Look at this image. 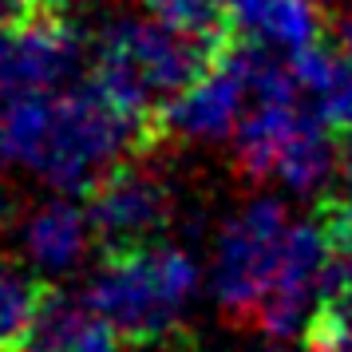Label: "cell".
Instances as JSON below:
<instances>
[{
    "label": "cell",
    "instance_id": "cell-1",
    "mask_svg": "<svg viewBox=\"0 0 352 352\" xmlns=\"http://www.w3.org/2000/svg\"><path fill=\"white\" fill-rule=\"evenodd\" d=\"M151 139L155 127L96 80L60 91H16L0 107V162L60 194L91 190L99 175Z\"/></svg>",
    "mask_w": 352,
    "mask_h": 352
},
{
    "label": "cell",
    "instance_id": "cell-2",
    "mask_svg": "<svg viewBox=\"0 0 352 352\" xmlns=\"http://www.w3.org/2000/svg\"><path fill=\"white\" fill-rule=\"evenodd\" d=\"M226 36V32H222ZM222 36L182 32L166 20L119 16L96 40V72L91 80L115 96L127 111L155 127L159 111L210 64Z\"/></svg>",
    "mask_w": 352,
    "mask_h": 352
},
{
    "label": "cell",
    "instance_id": "cell-3",
    "mask_svg": "<svg viewBox=\"0 0 352 352\" xmlns=\"http://www.w3.org/2000/svg\"><path fill=\"white\" fill-rule=\"evenodd\" d=\"M198 265L170 241L107 250L83 301L131 344H155L194 301Z\"/></svg>",
    "mask_w": 352,
    "mask_h": 352
},
{
    "label": "cell",
    "instance_id": "cell-4",
    "mask_svg": "<svg viewBox=\"0 0 352 352\" xmlns=\"http://www.w3.org/2000/svg\"><path fill=\"white\" fill-rule=\"evenodd\" d=\"M289 226L293 218L277 198H254L226 222L214 250L210 285L234 320H257L281 270Z\"/></svg>",
    "mask_w": 352,
    "mask_h": 352
},
{
    "label": "cell",
    "instance_id": "cell-5",
    "mask_svg": "<svg viewBox=\"0 0 352 352\" xmlns=\"http://www.w3.org/2000/svg\"><path fill=\"white\" fill-rule=\"evenodd\" d=\"M250 99H254V48L226 32L210 64L159 111L155 135L218 143L238 131Z\"/></svg>",
    "mask_w": 352,
    "mask_h": 352
},
{
    "label": "cell",
    "instance_id": "cell-6",
    "mask_svg": "<svg viewBox=\"0 0 352 352\" xmlns=\"http://www.w3.org/2000/svg\"><path fill=\"white\" fill-rule=\"evenodd\" d=\"M336 289V265H333V245L324 226L317 222H293L281 254V270L273 281L270 297L257 313V324L273 340H293L305 336L313 313L320 301Z\"/></svg>",
    "mask_w": 352,
    "mask_h": 352
},
{
    "label": "cell",
    "instance_id": "cell-7",
    "mask_svg": "<svg viewBox=\"0 0 352 352\" xmlns=\"http://www.w3.org/2000/svg\"><path fill=\"white\" fill-rule=\"evenodd\" d=\"M91 230L103 250H127L155 241L170 222V186L139 162H115L91 182Z\"/></svg>",
    "mask_w": 352,
    "mask_h": 352
},
{
    "label": "cell",
    "instance_id": "cell-8",
    "mask_svg": "<svg viewBox=\"0 0 352 352\" xmlns=\"http://www.w3.org/2000/svg\"><path fill=\"white\" fill-rule=\"evenodd\" d=\"M83 64V36L64 12H32L12 24L0 96L16 91H60Z\"/></svg>",
    "mask_w": 352,
    "mask_h": 352
},
{
    "label": "cell",
    "instance_id": "cell-9",
    "mask_svg": "<svg viewBox=\"0 0 352 352\" xmlns=\"http://www.w3.org/2000/svg\"><path fill=\"white\" fill-rule=\"evenodd\" d=\"M226 32L241 44L293 56L320 44L324 12L320 0H230Z\"/></svg>",
    "mask_w": 352,
    "mask_h": 352
},
{
    "label": "cell",
    "instance_id": "cell-10",
    "mask_svg": "<svg viewBox=\"0 0 352 352\" xmlns=\"http://www.w3.org/2000/svg\"><path fill=\"white\" fill-rule=\"evenodd\" d=\"M91 238H96L91 214H87V206H76L72 198H52L44 206H36L32 214L24 218V226H20L24 257H28L32 270H40L44 277L72 273L83 261Z\"/></svg>",
    "mask_w": 352,
    "mask_h": 352
},
{
    "label": "cell",
    "instance_id": "cell-11",
    "mask_svg": "<svg viewBox=\"0 0 352 352\" xmlns=\"http://www.w3.org/2000/svg\"><path fill=\"white\" fill-rule=\"evenodd\" d=\"M293 80L301 99H309V111L320 123H329L336 135H352V56L344 48L329 52L313 44L289 56Z\"/></svg>",
    "mask_w": 352,
    "mask_h": 352
},
{
    "label": "cell",
    "instance_id": "cell-12",
    "mask_svg": "<svg viewBox=\"0 0 352 352\" xmlns=\"http://www.w3.org/2000/svg\"><path fill=\"white\" fill-rule=\"evenodd\" d=\"M305 115L309 107H301V99H254V107L241 115L234 131L238 166L250 178H273L285 146L301 131Z\"/></svg>",
    "mask_w": 352,
    "mask_h": 352
},
{
    "label": "cell",
    "instance_id": "cell-13",
    "mask_svg": "<svg viewBox=\"0 0 352 352\" xmlns=\"http://www.w3.org/2000/svg\"><path fill=\"white\" fill-rule=\"evenodd\" d=\"M333 170H336V131L309 111L301 131L285 146V155L277 162L273 178L297 194H313L333 178Z\"/></svg>",
    "mask_w": 352,
    "mask_h": 352
},
{
    "label": "cell",
    "instance_id": "cell-14",
    "mask_svg": "<svg viewBox=\"0 0 352 352\" xmlns=\"http://www.w3.org/2000/svg\"><path fill=\"white\" fill-rule=\"evenodd\" d=\"M44 289L16 265H0V352H24Z\"/></svg>",
    "mask_w": 352,
    "mask_h": 352
},
{
    "label": "cell",
    "instance_id": "cell-15",
    "mask_svg": "<svg viewBox=\"0 0 352 352\" xmlns=\"http://www.w3.org/2000/svg\"><path fill=\"white\" fill-rule=\"evenodd\" d=\"M151 16L175 24L182 32L198 36H222L226 32V8L230 0H143Z\"/></svg>",
    "mask_w": 352,
    "mask_h": 352
},
{
    "label": "cell",
    "instance_id": "cell-16",
    "mask_svg": "<svg viewBox=\"0 0 352 352\" xmlns=\"http://www.w3.org/2000/svg\"><path fill=\"white\" fill-rule=\"evenodd\" d=\"M320 226L333 245V265H336V285H352V194L329 198L320 206Z\"/></svg>",
    "mask_w": 352,
    "mask_h": 352
},
{
    "label": "cell",
    "instance_id": "cell-17",
    "mask_svg": "<svg viewBox=\"0 0 352 352\" xmlns=\"http://www.w3.org/2000/svg\"><path fill=\"white\" fill-rule=\"evenodd\" d=\"M64 352H119V333H115L111 324H107V320L91 309L87 324L76 333V340H72Z\"/></svg>",
    "mask_w": 352,
    "mask_h": 352
},
{
    "label": "cell",
    "instance_id": "cell-18",
    "mask_svg": "<svg viewBox=\"0 0 352 352\" xmlns=\"http://www.w3.org/2000/svg\"><path fill=\"white\" fill-rule=\"evenodd\" d=\"M32 16V0H0V24H20Z\"/></svg>",
    "mask_w": 352,
    "mask_h": 352
},
{
    "label": "cell",
    "instance_id": "cell-19",
    "mask_svg": "<svg viewBox=\"0 0 352 352\" xmlns=\"http://www.w3.org/2000/svg\"><path fill=\"white\" fill-rule=\"evenodd\" d=\"M76 0H32V12H67Z\"/></svg>",
    "mask_w": 352,
    "mask_h": 352
},
{
    "label": "cell",
    "instance_id": "cell-20",
    "mask_svg": "<svg viewBox=\"0 0 352 352\" xmlns=\"http://www.w3.org/2000/svg\"><path fill=\"white\" fill-rule=\"evenodd\" d=\"M336 40H340V48H344V52L352 56V12H349L344 20H340V28H336Z\"/></svg>",
    "mask_w": 352,
    "mask_h": 352
},
{
    "label": "cell",
    "instance_id": "cell-21",
    "mask_svg": "<svg viewBox=\"0 0 352 352\" xmlns=\"http://www.w3.org/2000/svg\"><path fill=\"white\" fill-rule=\"evenodd\" d=\"M8 36H12V24H0V83H4V60H8Z\"/></svg>",
    "mask_w": 352,
    "mask_h": 352
},
{
    "label": "cell",
    "instance_id": "cell-22",
    "mask_svg": "<svg viewBox=\"0 0 352 352\" xmlns=\"http://www.w3.org/2000/svg\"><path fill=\"white\" fill-rule=\"evenodd\" d=\"M349 139H352V135H349ZM344 162H349V178H352V146H349V159H344Z\"/></svg>",
    "mask_w": 352,
    "mask_h": 352
}]
</instances>
